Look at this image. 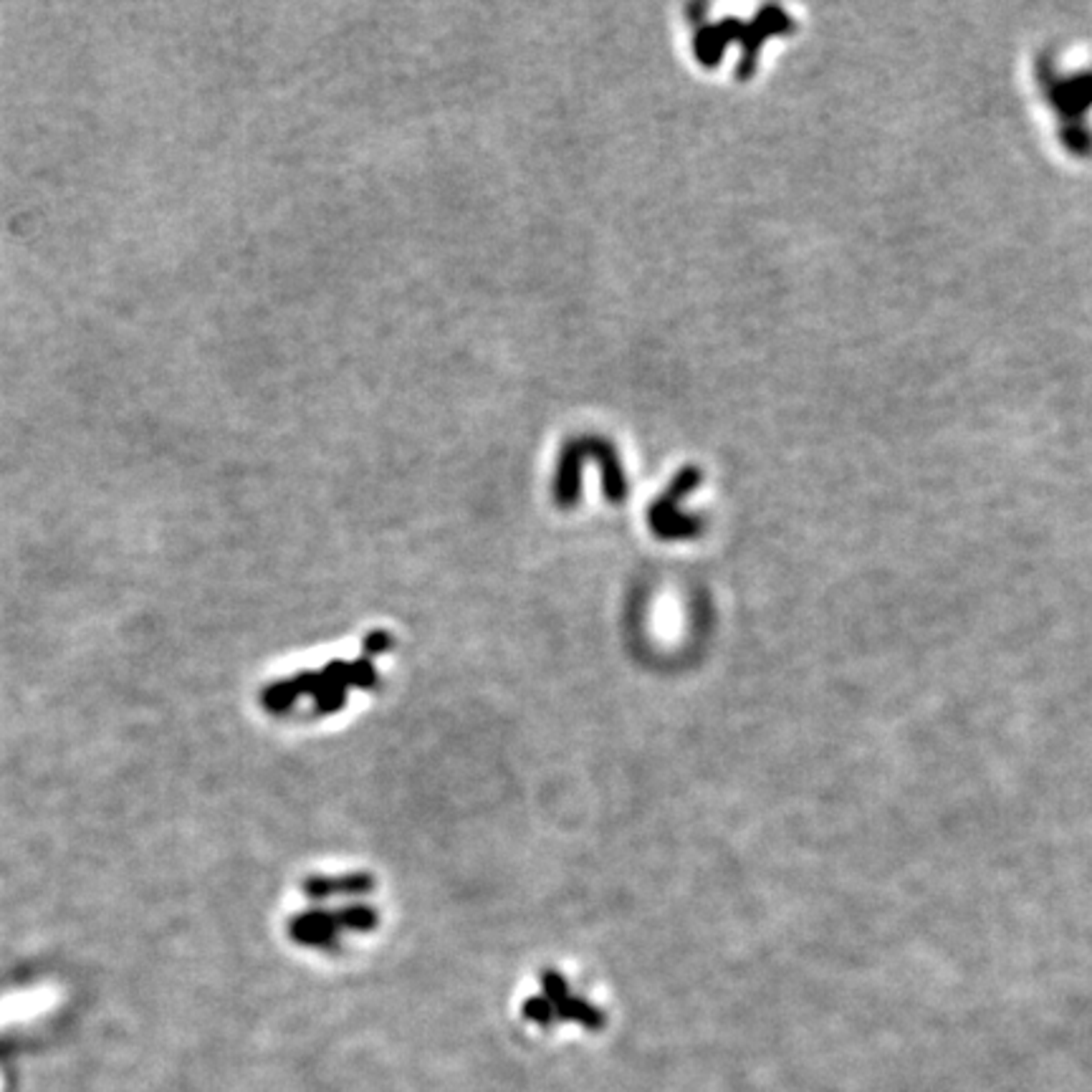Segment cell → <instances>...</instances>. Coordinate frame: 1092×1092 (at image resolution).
Segmentation results:
<instances>
[{"mask_svg":"<svg viewBox=\"0 0 1092 1092\" xmlns=\"http://www.w3.org/2000/svg\"><path fill=\"white\" fill-rule=\"evenodd\" d=\"M392 645V637L382 632V630H375V632H369L367 635V640H364V655L367 658H372V655H377V652H384V650H389Z\"/></svg>","mask_w":1092,"mask_h":1092,"instance_id":"cell-5","label":"cell"},{"mask_svg":"<svg viewBox=\"0 0 1092 1092\" xmlns=\"http://www.w3.org/2000/svg\"><path fill=\"white\" fill-rule=\"evenodd\" d=\"M334 921H337V926L339 928H349V930H357V933H367V930H372L377 926V913L375 908H369V906H360V903H354V906H346V908H339V913L334 915Z\"/></svg>","mask_w":1092,"mask_h":1092,"instance_id":"cell-4","label":"cell"},{"mask_svg":"<svg viewBox=\"0 0 1092 1092\" xmlns=\"http://www.w3.org/2000/svg\"><path fill=\"white\" fill-rule=\"evenodd\" d=\"M542 989H544V999L549 1001V1007H551V1011H554V1016H564V1019L582 1022V1024L592 1027V1030L602 1027V1022H605V1019H602L600 1009H594L592 1004H586L585 999L571 996L562 973H557V971H544V973H542Z\"/></svg>","mask_w":1092,"mask_h":1092,"instance_id":"cell-1","label":"cell"},{"mask_svg":"<svg viewBox=\"0 0 1092 1092\" xmlns=\"http://www.w3.org/2000/svg\"><path fill=\"white\" fill-rule=\"evenodd\" d=\"M375 885V880L364 872L357 875H346V877H309L303 883V892L311 900H329L334 895H360V892H369Z\"/></svg>","mask_w":1092,"mask_h":1092,"instance_id":"cell-3","label":"cell"},{"mask_svg":"<svg viewBox=\"0 0 1092 1092\" xmlns=\"http://www.w3.org/2000/svg\"><path fill=\"white\" fill-rule=\"evenodd\" d=\"M291 938L299 946H317V949H334L337 946V933L339 926L334 921L331 913L322 908H314L311 913H302L291 921Z\"/></svg>","mask_w":1092,"mask_h":1092,"instance_id":"cell-2","label":"cell"}]
</instances>
